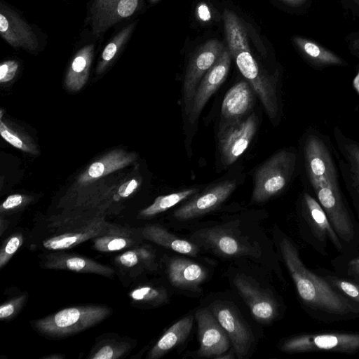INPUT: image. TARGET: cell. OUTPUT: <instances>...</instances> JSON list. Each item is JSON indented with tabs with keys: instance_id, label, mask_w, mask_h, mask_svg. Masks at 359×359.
Segmentation results:
<instances>
[{
	"instance_id": "cell-1",
	"label": "cell",
	"mask_w": 359,
	"mask_h": 359,
	"mask_svg": "<svg viewBox=\"0 0 359 359\" xmlns=\"http://www.w3.org/2000/svg\"><path fill=\"white\" fill-rule=\"evenodd\" d=\"M279 248L301 304L313 319L325 323L359 319V304L307 268L297 246L285 235L280 237Z\"/></svg>"
},
{
	"instance_id": "cell-2",
	"label": "cell",
	"mask_w": 359,
	"mask_h": 359,
	"mask_svg": "<svg viewBox=\"0 0 359 359\" xmlns=\"http://www.w3.org/2000/svg\"><path fill=\"white\" fill-rule=\"evenodd\" d=\"M111 313L105 306L88 305L65 308L34 322L41 334L60 338L82 332L107 318Z\"/></svg>"
},
{
	"instance_id": "cell-3",
	"label": "cell",
	"mask_w": 359,
	"mask_h": 359,
	"mask_svg": "<svg viewBox=\"0 0 359 359\" xmlns=\"http://www.w3.org/2000/svg\"><path fill=\"white\" fill-rule=\"evenodd\" d=\"M279 348L288 353L330 351L354 354L359 351V332L299 334L285 339Z\"/></svg>"
},
{
	"instance_id": "cell-4",
	"label": "cell",
	"mask_w": 359,
	"mask_h": 359,
	"mask_svg": "<svg viewBox=\"0 0 359 359\" xmlns=\"http://www.w3.org/2000/svg\"><path fill=\"white\" fill-rule=\"evenodd\" d=\"M302 228L304 239L318 253L327 256L328 243L339 253L346 251L322 206L308 194L304 195Z\"/></svg>"
},
{
	"instance_id": "cell-5",
	"label": "cell",
	"mask_w": 359,
	"mask_h": 359,
	"mask_svg": "<svg viewBox=\"0 0 359 359\" xmlns=\"http://www.w3.org/2000/svg\"><path fill=\"white\" fill-rule=\"evenodd\" d=\"M291 165L290 155L285 151L265 161L255 173L252 201L264 202L280 192L287 182Z\"/></svg>"
},
{
	"instance_id": "cell-6",
	"label": "cell",
	"mask_w": 359,
	"mask_h": 359,
	"mask_svg": "<svg viewBox=\"0 0 359 359\" xmlns=\"http://www.w3.org/2000/svg\"><path fill=\"white\" fill-rule=\"evenodd\" d=\"M241 73L259 97L268 116L278 113V102L273 83L262 74L251 54L250 46L230 53Z\"/></svg>"
},
{
	"instance_id": "cell-7",
	"label": "cell",
	"mask_w": 359,
	"mask_h": 359,
	"mask_svg": "<svg viewBox=\"0 0 359 359\" xmlns=\"http://www.w3.org/2000/svg\"><path fill=\"white\" fill-rule=\"evenodd\" d=\"M257 128V118L251 114L245 119L220 128L219 147L224 165H231L245 151Z\"/></svg>"
},
{
	"instance_id": "cell-8",
	"label": "cell",
	"mask_w": 359,
	"mask_h": 359,
	"mask_svg": "<svg viewBox=\"0 0 359 359\" xmlns=\"http://www.w3.org/2000/svg\"><path fill=\"white\" fill-rule=\"evenodd\" d=\"M224 49L219 41L211 39L203 44L191 57L186 71L183 84V98L187 115L199 83L217 60Z\"/></svg>"
},
{
	"instance_id": "cell-9",
	"label": "cell",
	"mask_w": 359,
	"mask_h": 359,
	"mask_svg": "<svg viewBox=\"0 0 359 359\" xmlns=\"http://www.w3.org/2000/svg\"><path fill=\"white\" fill-rule=\"evenodd\" d=\"M140 6V0H99L92 2L88 22L93 34L102 36L117 22L132 16Z\"/></svg>"
},
{
	"instance_id": "cell-10",
	"label": "cell",
	"mask_w": 359,
	"mask_h": 359,
	"mask_svg": "<svg viewBox=\"0 0 359 359\" xmlns=\"http://www.w3.org/2000/svg\"><path fill=\"white\" fill-rule=\"evenodd\" d=\"M0 34L13 48L32 53L39 48L33 28L4 1L0 2Z\"/></svg>"
},
{
	"instance_id": "cell-11",
	"label": "cell",
	"mask_w": 359,
	"mask_h": 359,
	"mask_svg": "<svg viewBox=\"0 0 359 359\" xmlns=\"http://www.w3.org/2000/svg\"><path fill=\"white\" fill-rule=\"evenodd\" d=\"M196 320L200 347L197 354L203 358H213L224 353L229 348L230 339L216 319L206 309L197 310Z\"/></svg>"
},
{
	"instance_id": "cell-12",
	"label": "cell",
	"mask_w": 359,
	"mask_h": 359,
	"mask_svg": "<svg viewBox=\"0 0 359 359\" xmlns=\"http://www.w3.org/2000/svg\"><path fill=\"white\" fill-rule=\"evenodd\" d=\"M231 55L228 49H224L213 66L204 75L194 95L188 114L189 121L194 123L212 94L226 79L231 63Z\"/></svg>"
},
{
	"instance_id": "cell-13",
	"label": "cell",
	"mask_w": 359,
	"mask_h": 359,
	"mask_svg": "<svg viewBox=\"0 0 359 359\" xmlns=\"http://www.w3.org/2000/svg\"><path fill=\"white\" fill-rule=\"evenodd\" d=\"M212 311L232 343L235 354L238 358H243L254 341L250 329L237 311L229 305L214 304Z\"/></svg>"
},
{
	"instance_id": "cell-14",
	"label": "cell",
	"mask_w": 359,
	"mask_h": 359,
	"mask_svg": "<svg viewBox=\"0 0 359 359\" xmlns=\"http://www.w3.org/2000/svg\"><path fill=\"white\" fill-rule=\"evenodd\" d=\"M235 180H226L215 184L180 206L174 212L177 220L184 221L201 216L220 205L233 193Z\"/></svg>"
},
{
	"instance_id": "cell-15",
	"label": "cell",
	"mask_w": 359,
	"mask_h": 359,
	"mask_svg": "<svg viewBox=\"0 0 359 359\" xmlns=\"http://www.w3.org/2000/svg\"><path fill=\"white\" fill-rule=\"evenodd\" d=\"M233 283L256 320L268 323L276 317V302L250 278L239 274L235 277Z\"/></svg>"
},
{
	"instance_id": "cell-16",
	"label": "cell",
	"mask_w": 359,
	"mask_h": 359,
	"mask_svg": "<svg viewBox=\"0 0 359 359\" xmlns=\"http://www.w3.org/2000/svg\"><path fill=\"white\" fill-rule=\"evenodd\" d=\"M115 225L100 219L80 226L67 229L43 241V246L51 250L74 248L90 239L104 235Z\"/></svg>"
},
{
	"instance_id": "cell-17",
	"label": "cell",
	"mask_w": 359,
	"mask_h": 359,
	"mask_svg": "<svg viewBox=\"0 0 359 359\" xmlns=\"http://www.w3.org/2000/svg\"><path fill=\"white\" fill-rule=\"evenodd\" d=\"M253 102L254 95L250 83L247 81L236 83L226 92L223 99L220 128L243 120L251 109Z\"/></svg>"
},
{
	"instance_id": "cell-18",
	"label": "cell",
	"mask_w": 359,
	"mask_h": 359,
	"mask_svg": "<svg viewBox=\"0 0 359 359\" xmlns=\"http://www.w3.org/2000/svg\"><path fill=\"white\" fill-rule=\"evenodd\" d=\"M43 267L49 269L69 270L79 273H96L112 277L114 270L92 259L66 253H50L45 256Z\"/></svg>"
},
{
	"instance_id": "cell-19",
	"label": "cell",
	"mask_w": 359,
	"mask_h": 359,
	"mask_svg": "<svg viewBox=\"0 0 359 359\" xmlns=\"http://www.w3.org/2000/svg\"><path fill=\"white\" fill-rule=\"evenodd\" d=\"M168 274L170 283L180 289H194L206 278L203 267L190 260L175 257L168 263Z\"/></svg>"
},
{
	"instance_id": "cell-20",
	"label": "cell",
	"mask_w": 359,
	"mask_h": 359,
	"mask_svg": "<svg viewBox=\"0 0 359 359\" xmlns=\"http://www.w3.org/2000/svg\"><path fill=\"white\" fill-rule=\"evenodd\" d=\"M194 237L217 254L238 257L249 254V249L236 238L217 228L206 229L196 233Z\"/></svg>"
},
{
	"instance_id": "cell-21",
	"label": "cell",
	"mask_w": 359,
	"mask_h": 359,
	"mask_svg": "<svg viewBox=\"0 0 359 359\" xmlns=\"http://www.w3.org/2000/svg\"><path fill=\"white\" fill-rule=\"evenodd\" d=\"M192 316H187L170 327L148 353L149 359H158L182 343L189 336L193 326Z\"/></svg>"
},
{
	"instance_id": "cell-22",
	"label": "cell",
	"mask_w": 359,
	"mask_h": 359,
	"mask_svg": "<svg viewBox=\"0 0 359 359\" xmlns=\"http://www.w3.org/2000/svg\"><path fill=\"white\" fill-rule=\"evenodd\" d=\"M95 53V44L82 46L74 55L65 78L67 88L72 91L80 90L86 83Z\"/></svg>"
},
{
	"instance_id": "cell-23",
	"label": "cell",
	"mask_w": 359,
	"mask_h": 359,
	"mask_svg": "<svg viewBox=\"0 0 359 359\" xmlns=\"http://www.w3.org/2000/svg\"><path fill=\"white\" fill-rule=\"evenodd\" d=\"M141 233L142 238L181 254L195 257L199 250L197 245L178 238L156 224L143 227Z\"/></svg>"
},
{
	"instance_id": "cell-24",
	"label": "cell",
	"mask_w": 359,
	"mask_h": 359,
	"mask_svg": "<svg viewBox=\"0 0 359 359\" xmlns=\"http://www.w3.org/2000/svg\"><path fill=\"white\" fill-rule=\"evenodd\" d=\"M142 237L134 229L116 226L108 233L94 238L93 247L102 252H110L137 245Z\"/></svg>"
},
{
	"instance_id": "cell-25",
	"label": "cell",
	"mask_w": 359,
	"mask_h": 359,
	"mask_svg": "<svg viewBox=\"0 0 359 359\" xmlns=\"http://www.w3.org/2000/svg\"><path fill=\"white\" fill-rule=\"evenodd\" d=\"M135 158L134 154L123 151H113L97 161L92 163L87 172L81 177V182L96 180L129 165Z\"/></svg>"
},
{
	"instance_id": "cell-26",
	"label": "cell",
	"mask_w": 359,
	"mask_h": 359,
	"mask_svg": "<svg viewBox=\"0 0 359 359\" xmlns=\"http://www.w3.org/2000/svg\"><path fill=\"white\" fill-rule=\"evenodd\" d=\"M293 41L301 52L313 62L320 65L342 64V60L337 55L313 41L294 36Z\"/></svg>"
},
{
	"instance_id": "cell-27",
	"label": "cell",
	"mask_w": 359,
	"mask_h": 359,
	"mask_svg": "<svg viewBox=\"0 0 359 359\" xmlns=\"http://www.w3.org/2000/svg\"><path fill=\"white\" fill-rule=\"evenodd\" d=\"M331 265L337 275L359 283V248L339 253Z\"/></svg>"
},
{
	"instance_id": "cell-28",
	"label": "cell",
	"mask_w": 359,
	"mask_h": 359,
	"mask_svg": "<svg viewBox=\"0 0 359 359\" xmlns=\"http://www.w3.org/2000/svg\"><path fill=\"white\" fill-rule=\"evenodd\" d=\"M135 25L136 22H133L124 27L104 46L97 67L99 72L104 70L125 46L130 38Z\"/></svg>"
},
{
	"instance_id": "cell-29",
	"label": "cell",
	"mask_w": 359,
	"mask_h": 359,
	"mask_svg": "<svg viewBox=\"0 0 359 359\" xmlns=\"http://www.w3.org/2000/svg\"><path fill=\"white\" fill-rule=\"evenodd\" d=\"M198 191V189L192 188L158 196L154 200L151 205L143 209L140 212V215L143 218L153 217L168 210L183 200L187 198L189 196L196 194Z\"/></svg>"
},
{
	"instance_id": "cell-30",
	"label": "cell",
	"mask_w": 359,
	"mask_h": 359,
	"mask_svg": "<svg viewBox=\"0 0 359 359\" xmlns=\"http://www.w3.org/2000/svg\"><path fill=\"white\" fill-rule=\"evenodd\" d=\"M155 255L148 247H136L124 252L116 258L117 264L124 268H133L137 265L151 269L154 265Z\"/></svg>"
},
{
	"instance_id": "cell-31",
	"label": "cell",
	"mask_w": 359,
	"mask_h": 359,
	"mask_svg": "<svg viewBox=\"0 0 359 359\" xmlns=\"http://www.w3.org/2000/svg\"><path fill=\"white\" fill-rule=\"evenodd\" d=\"M315 271L327 280L341 294L359 304V283L337 275L334 271L318 268Z\"/></svg>"
},
{
	"instance_id": "cell-32",
	"label": "cell",
	"mask_w": 359,
	"mask_h": 359,
	"mask_svg": "<svg viewBox=\"0 0 359 359\" xmlns=\"http://www.w3.org/2000/svg\"><path fill=\"white\" fill-rule=\"evenodd\" d=\"M130 298L136 302L158 306L168 302V293L163 287L143 285L133 289Z\"/></svg>"
},
{
	"instance_id": "cell-33",
	"label": "cell",
	"mask_w": 359,
	"mask_h": 359,
	"mask_svg": "<svg viewBox=\"0 0 359 359\" xmlns=\"http://www.w3.org/2000/svg\"><path fill=\"white\" fill-rule=\"evenodd\" d=\"M130 348V346L128 342L107 340L105 342L100 343L88 358L90 359H116L127 353Z\"/></svg>"
},
{
	"instance_id": "cell-34",
	"label": "cell",
	"mask_w": 359,
	"mask_h": 359,
	"mask_svg": "<svg viewBox=\"0 0 359 359\" xmlns=\"http://www.w3.org/2000/svg\"><path fill=\"white\" fill-rule=\"evenodd\" d=\"M316 142H311L307 149L309 168L311 177H320L330 171V163L325 160V156L320 151Z\"/></svg>"
},
{
	"instance_id": "cell-35",
	"label": "cell",
	"mask_w": 359,
	"mask_h": 359,
	"mask_svg": "<svg viewBox=\"0 0 359 359\" xmlns=\"http://www.w3.org/2000/svg\"><path fill=\"white\" fill-rule=\"evenodd\" d=\"M22 243L23 236L21 233H15L4 241L0 251V269L6 265Z\"/></svg>"
},
{
	"instance_id": "cell-36",
	"label": "cell",
	"mask_w": 359,
	"mask_h": 359,
	"mask_svg": "<svg viewBox=\"0 0 359 359\" xmlns=\"http://www.w3.org/2000/svg\"><path fill=\"white\" fill-rule=\"evenodd\" d=\"M27 299L26 294H22L11 299L0 306V319L10 320L17 315L22 309Z\"/></svg>"
},
{
	"instance_id": "cell-37",
	"label": "cell",
	"mask_w": 359,
	"mask_h": 359,
	"mask_svg": "<svg viewBox=\"0 0 359 359\" xmlns=\"http://www.w3.org/2000/svg\"><path fill=\"white\" fill-rule=\"evenodd\" d=\"M0 133L3 139L14 147L25 151H29V148L13 131L7 127L1 118L0 121Z\"/></svg>"
},
{
	"instance_id": "cell-38",
	"label": "cell",
	"mask_w": 359,
	"mask_h": 359,
	"mask_svg": "<svg viewBox=\"0 0 359 359\" xmlns=\"http://www.w3.org/2000/svg\"><path fill=\"white\" fill-rule=\"evenodd\" d=\"M19 64L16 60H9L3 62L0 65V82L11 81L16 75Z\"/></svg>"
},
{
	"instance_id": "cell-39",
	"label": "cell",
	"mask_w": 359,
	"mask_h": 359,
	"mask_svg": "<svg viewBox=\"0 0 359 359\" xmlns=\"http://www.w3.org/2000/svg\"><path fill=\"white\" fill-rule=\"evenodd\" d=\"M24 202V196L15 194L9 196L1 204V211H8L20 206Z\"/></svg>"
},
{
	"instance_id": "cell-40",
	"label": "cell",
	"mask_w": 359,
	"mask_h": 359,
	"mask_svg": "<svg viewBox=\"0 0 359 359\" xmlns=\"http://www.w3.org/2000/svg\"><path fill=\"white\" fill-rule=\"evenodd\" d=\"M138 184L139 182L135 179L122 184L118 189V196L122 198L128 197L137 188Z\"/></svg>"
},
{
	"instance_id": "cell-41",
	"label": "cell",
	"mask_w": 359,
	"mask_h": 359,
	"mask_svg": "<svg viewBox=\"0 0 359 359\" xmlns=\"http://www.w3.org/2000/svg\"><path fill=\"white\" fill-rule=\"evenodd\" d=\"M198 14L199 18L203 21H207L210 18L209 9L205 4H201L198 6Z\"/></svg>"
},
{
	"instance_id": "cell-42",
	"label": "cell",
	"mask_w": 359,
	"mask_h": 359,
	"mask_svg": "<svg viewBox=\"0 0 359 359\" xmlns=\"http://www.w3.org/2000/svg\"><path fill=\"white\" fill-rule=\"evenodd\" d=\"M351 48L354 52L359 55V38L352 41Z\"/></svg>"
},
{
	"instance_id": "cell-43",
	"label": "cell",
	"mask_w": 359,
	"mask_h": 359,
	"mask_svg": "<svg viewBox=\"0 0 359 359\" xmlns=\"http://www.w3.org/2000/svg\"><path fill=\"white\" fill-rule=\"evenodd\" d=\"M233 358H234L233 353L232 354V353L230 352L227 354L225 353V355H224V353H223V354L217 356L215 359H225V358L232 359Z\"/></svg>"
},
{
	"instance_id": "cell-44",
	"label": "cell",
	"mask_w": 359,
	"mask_h": 359,
	"mask_svg": "<svg viewBox=\"0 0 359 359\" xmlns=\"http://www.w3.org/2000/svg\"><path fill=\"white\" fill-rule=\"evenodd\" d=\"M64 358H65V355H61V354H53L51 355H48V356L43 357V358H45V359H62Z\"/></svg>"
},
{
	"instance_id": "cell-45",
	"label": "cell",
	"mask_w": 359,
	"mask_h": 359,
	"mask_svg": "<svg viewBox=\"0 0 359 359\" xmlns=\"http://www.w3.org/2000/svg\"><path fill=\"white\" fill-rule=\"evenodd\" d=\"M283 1L290 4L297 5V4L302 3L304 0H283Z\"/></svg>"
},
{
	"instance_id": "cell-46",
	"label": "cell",
	"mask_w": 359,
	"mask_h": 359,
	"mask_svg": "<svg viewBox=\"0 0 359 359\" xmlns=\"http://www.w3.org/2000/svg\"><path fill=\"white\" fill-rule=\"evenodd\" d=\"M355 85L357 88H359V72L355 79Z\"/></svg>"
},
{
	"instance_id": "cell-47",
	"label": "cell",
	"mask_w": 359,
	"mask_h": 359,
	"mask_svg": "<svg viewBox=\"0 0 359 359\" xmlns=\"http://www.w3.org/2000/svg\"><path fill=\"white\" fill-rule=\"evenodd\" d=\"M150 1H151V2H156V1H158V0H150Z\"/></svg>"
},
{
	"instance_id": "cell-48",
	"label": "cell",
	"mask_w": 359,
	"mask_h": 359,
	"mask_svg": "<svg viewBox=\"0 0 359 359\" xmlns=\"http://www.w3.org/2000/svg\"><path fill=\"white\" fill-rule=\"evenodd\" d=\"M99 1V0H92V2H93V1Z\"/></svg>"
},
{
	"instance_id": "cell-49",
	"label": "cell",
	"mask_w": 359,
	"mask_h": 359,
	"mask_svg": "<svg viewBox=\"0 0 359 359\" xmlns=\"http://www.w3.org/2000/svg\"><path fill=\"white\" fill-rule=\"evenodd\" d=\"M359 4V0H355Z\"/></svg>"
}]
</instances>
